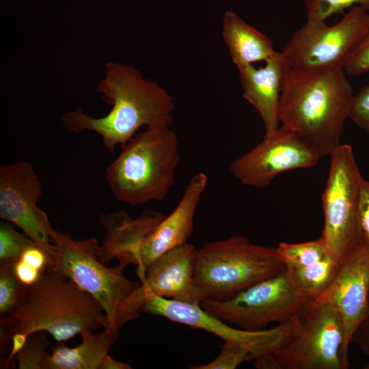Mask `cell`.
<instances>
[{
  "label": "cell",
  "mask_w": 369,
  "mask_h": 369,
  "mask_svg": "<svg viewBox=\"0 0 369 369\" xmlns=\"http://www.w3.org/2000/svg\"><path fill=\"white\" fill-rule=\"evenodd\" d=\"M98 90L103 100L111 105L105 116L92 118L77 107L65 113L62 121L66 128L75 133H96L109 152L118 145L124 146L141 127L170 126L173 123V97L132 66L107 62Z\"/></svg>",
  "instance_id": "cell-1"
},
{
  "label": "cell",
  "mask_w": 369,
  "mask_h": 369,
  "mask_svg": "<svg viewBox=\"0 0 369 369\" xmlns=\"http://www.w3.org/2000/svg\"><path fill=\"white\" fill-rule=\"evenodd\" d=\"M99 303L52 266L33 284H22L16 307L0 318L1 348H10L12 336L46 332L57 342L70 340L83 329L105 327Z\"/></svg>",
  "instance_id": "cell-2"
},
{
  "label": "cell",
  "mask_w": 369,
  "mask_h": 369,
  "mask_svg": "<svg viewBox=\"0 0 369 369\" xmlns=\"http://www.w3.org/2000/svg\"><path fill=\"white\" fill-rule=\"evenodd\" d=\"M345 70L325 73L286 69L279 121L301 137L319 156H330L341 144L349 118L353 87Z\"/></svg>",
  "instance_id": "cell-3"
},
{
  "label": "cell",
  "mask_w": 369,
  "mask_h": 369,
  "mask_svg": "<svg viewBox=\"0 0 369 369\" xmlns=\"http://www.w3.org/2000/svg\"><path fill=\"white\" fill-rule=\"evenodd\" d=\"M179 140L170 126H150L122 146L106 169L114 197L130 205L161 201L175 182Z\"/></svg>",
  "instance_id": "cell-4"
},
{
  "label": "cell",
  "mask_w": 369,
  "mask_h": 369,
  "mask_svg": "<svg viewBox=\"0 0 369 369\" xmlns=\"http://www.w3.org/2000/svg\"><path fill=\"white\" fill-rule=\"evenodd\" d=\"M342 319L328 303H309L271 351L255 360L260 369H346L349 367Z\"/></svg>",
  "instance_id": "cell-5"
},
{
  "label": "cell",
  "mask_w": 369,
  "mask_h": 369,
  "mask_svg": "<svg viewBox=\"0 0 369 369\" xmlns=\"http://www.w3.org/2000/svg\"><path fill=\"white\" fill-rule=\"evenodd\" d=\"M284 269L275 248L235 235L196 250L193 279L204 300L224 301Z\"/></svg>",
  "instance_id": "cell-6"
},
{
  "label": "cell",
  "mask_w": 369,
  "mask_h": 369,
  "mask_svg": "<svg viewBox=\"0 0 369 369\" xmlns=\"http://www.w3.org/2000/svg\"><path fill=\"white\" fill-rule=\"evenodd\" d=\"M51 239L57 251L53 268L99 303L105 314L104 329L118 335L115 329L118 308L140 283L125 276V264L108 267L103 264L98 258L99 245L94 238L75 239L70 234L53 228Z\"/></svg>",
  "instance_id": "cell-7"
},
{
  "label": "cell",
  "mask_w": 369,
  "mask_h": 369,
  "mask_svg": "<svg viewBox=\"0 0 369 369\" xmlns=\"http://www.w3.org/2000/svg\"><path fill=\"white\" fill-rule=\"evenodd\" d=\"M368 10L355 5L337 23L307 20L281 51L287 66L303 72L344 70L367 26Z\"/></svg>",
  "instance_id": "cell-8"
},
{
  "label": "cell",
  "mask_w": 369,
  "mask_h": 369,
  "mask_svg": "<svg viewBox=\"0 0 369 369\" xmlns=\"http://www.w3.org/2000/svg\"><path fill=\"white\" fill-rule=\"evenodd\" d=\"M330 157L322 195L324 227L320 238L331 254L344 260L362 243L358 221L362 176L350 145L341 144Z\"/></svg>",
  "instance_id": "cell-9"
},
{
  "label": "cell",
  "mask_w": 369,
  "mask_h": 369,
  "mask_svg": "<svg viewBox=\"0 0 369 369\" xmlns=\"http://www.w3.org/2000/svg\"><path fill=\"white\" fill-rule=\"evenodd\" d=\"M310 301L295 286L286 268L224 301L204 299L200 307L216 318L249 331H261L303 310Z\"/></svg>",
  "instance_id": "cell-10"
},
{
  "label": "cell",
  "mask_w": 369,
  "mask_h": 369,
  "mask_svg": "<svg viewBox=\"0 0 369 369\" xmlns=\"http://www.w3.org/2000/svg\"><path fill=\"white\" fill-rule=\"evenodd\" d=\"M197 249L186 243L158 259L148 270L139 286L119 305L115 329L119 333L127 322L140 316L151 296L200 305L204 299L193 279V262Z\"/></svg>",
  "instance_id": "cell-11"
},
{
  "label": "cell",
  "mask_w": 369,
  "mask_h": 369,
  "mask_svg": "<svg viewBox=\"0 0 369 369\" xmlns=\"http://www.w3.org/2000/svg\"><path fill=\"white\" fill-rule=\"evenodd\" d=\"M42 196L40 177L33 165L18 161L0 167V217L22 230L53 259L57 251L51 243L53 226L38 206Z\"/></svg>",
  "instance_id": "cell-12"
},
{
  "label": "cell",
  "mask_w": 369,
  "mask_h": 369,
  "mask_svg": "<svg viewBox=\"0 0 369 369\" xmlns=\"http://www.w3.org/2000/svg\"><path fill=\"white\" fill-rule=\"evenodd\" d=\"M320 159L297 134L280 126L234 161L229 172L245 186L262 188L269 186L279 174L314 167Z\"/></svg>",
  "instance_id": "cell-13"
},
{
  "label": "cell",
  "mask_w": 369,
  "mask_h": 369,
  "mask_svg": "<svg viewBox=\"0 0 369 369\" xmlns=\"http://www.w3.org/2000/svg\"><path fill=\"white\" fill-rule=\"evenodd\" d=\"M141 313L160 316L173 322L203 329L231 342L251 348L255 359L273 349L293 327L295 316L271 329L249 331L234 328L204 311L200 305L181 302L159 296L150 297Z\"/></svg>",
  "instance_id": "cell-14"
},
{
  "label": "cell",
  "mask_w": 369,
  "mask_h": 369,
  "mask_svg": "<svg viewBox=\"0 0 369 369\" xmlns=\"http://www.w3.org/2000/svg\"><path fill=\"white\" fill-rule=\"evenodd\" d=\"M207 183L206 174H196L174 210L165 216L136 250L130 264L137 266L140 281L158 259L187 243L193 232L195 211Z\"/></svg>",
  "instance_id": "cell-15"
},
{
  "label": "cell",
  "mask_w": 369,
  "mask_h": 369,
  "mask_svg": "<svg viewBox=\"0 0 369 369\" xmlns=\"http://www.w3.org/2000/svg\"><path fill=\"white\" fill-rule=\"evenodd\" d=\"M369 247L361 244L346 258L329 288L310 303H328L342 319L348 347L369 316Z\"/></svg>",
  "instance_id": "cell-16"
},
{
  "label": "cell",
  "mask_w": 369,
  "mask_h": 369,
  "mask_svg": "<svg viewBox=\"0 0 369 369\" xmlns=\"http://www.w3.org/2000/svg\"><path fill=\"white\" fill-rule=\"evenodd\" d=\"M263 66L254 64L237 66L243 98L262 119L265 136L279 128V107L286 62L281 52H276Z\"/></svg>",
  "instance_id": "cell-17"
},
{
  "label": "cell",
  "mask_w": 369,
  "mask_h": 369,
  "mask_svg": "<svg viewBox=\"0 0 369 369\" xmlns=\"http://www.w3.org/2000/svg\"><path fill=\"white\" fill-rule=\"evenodd\" d=\"M162 213L147 210L132 219L124 210H119L99 217L105 231V237L98 247V258L105 264L116 258L119 263L129 264L136 250L165 217Z\"/></svg>",
  "instance_id": "cell-18"
},
{
  "label": "cell",
  "mask_w": 369,
  "mask_h": 369,
  "mask_svg": "<svg viewBox=\"0 0 369 369\" xmlns=\"http://www.w3.org/2000/svg\"><path fill=\"white\" fill-rule=\"evenodd\" d=\"M80 335L82 342L75 347L63 344L53 346L44 356L42 369H100L118 335L109 329L98 333L85 329Z\"/></svg>",
  "instance_id": "cell-19"
},
{
  "label": "cell",
  "mask_w": 369,
  "mask_h": 369,
  "mask_svg": "<svg viewBox=\"0 0 369 369\" xmlns=\"http://www.w3.org/2000/svg\"><path fill=\"white\" fill-rule=\"evenodd\" d=\"M222 36L236 66L266 61L277 51L271 39L233 11H226Z\"/></svg>",
  "instance_id": "cell-20"
},
{
  "label": "cell",
  "mask_w": 369,
  "mask_h": 369,
  "mask_svg": "<svg viewBox=\"0 0 369 369\" xmlns=\"http://www.w3.org/2000/svg\"><path fill=\"white\" fill-rule=\"evenodd\" d=\"M343 261L330 254L308 266L288 270L297 290L311 303L329 288Z\"/></svg>",
  "instance_id": "cell-21"
},
{
  "label": "cell",
  "mask_w": 369,
  "mask_h": 369,
  "mask_svg": "<svg viewBox=\"0 0 369 369\" xmlns=\"http://www.w3.org/2000/svg\"><path fill=\"white\" fill-rule=\"evenodd\" d=\"M275 251L284 266L289 270L308 266L330 254L320 237L298 243L281 242L275 247Z\"/></svg>",
  "instance_id": "cell-22"
},
{
  "label": "cell",
  "mask_w": 369,
  "mask_h": 369,
  "mask_svg": "<svg viewBox=\"0 0 369 369\" xmlns=\"http://www.w3.org/2000/svg\"><path fill=\"white\" fill-rule=\"evenodd\" d=\"M36 244L15 226L3 221L0 223V263L14 262L29 247Z\"/></svg>",
  "instance_id": "cell-23"
},
{
  "label": "cell",
  "mask_w": 369,
  "mask_h": 369,
  "mask_svg": "<svg viewBox=\"0 0 369 369\" xmlns=\"http://www.w3.org/2000/svg\"><path fill=\"white\" fill-rule=\"evenodd\" d=\"M254 351L243 345L224 342L215 359L203 365H195L192 369H234L244 361H254Z\"/></svg>",
  "instance_id": "cell-24"
},
{
  "label": "cell",
  "mask_w": 369,
  "mask_h": 369,
  "mask_svg": "<svg viewBox=\"0 0 369 369\" xmlns=\"http://www.w3.org/2000/svg\"><path fill=\"white\" fill-rule=\"evenodd\" d=\"M307 20L325 21L329 17L358 5L369 10V0H304Z\"/></svg>",
  "instance_id": "cell-25"
},
{
  "label": "cell",
  "mask_w": 369,
  "mask_h": 369,
  "mask_svg": "<svg viewBox=\"0 0 369 369\" xmlns=\"http://www.w3.org/2000/svg\"><path fill=\"white\" fill-rule=\"evenodd\" d=\"M14 262L0 263L1 316L7 314L16 307L21 292L22 284L15 275Z\"/></svg>",
  "instance_id": "cell-26"
},
{
  "label": "cell",
  "mask_w": 369,
  "mask_h": 369,
  "mask_svg": "<svg viewBox=\"0 0 369 369\" xmlns=\"http://www.w3.org/2000/svg\"><path fill=\"white\" fill-rule=\"evenodd\" d=\"M48 339L44 332L30 335L23 347L15 355L19 369H42V362L46 354Z\"/></svg>",
  "instance_id": "cell-27"
},
{
  "label": "cell",
  "mask_w": 369,
  "mask_h": 369,
  "mask_svg": "<svg viewBox=\"0 0 369 369\" xmlns=\"http://www.w3.org/2000/svg\"><path fill=\"white\" fill-rule=\"evenodd\" d=\"M345 72L351 76H357L369 72V10L365 33L350 57Z\"/></svg>",
  "instance_id": "cell-28"
},
{
  "label": "cell",
  "mask_w": 369,
  "mask_h": 369,
  "mask_svg": "<svg viewBox=\"0 0 369 369\" xmlns=\"http://www.w3.org/2000/svg\"><path fill=\"white\" fill-rule=\"evenodd\" d=\"M349 118L359 128L369 134V85L353 95Z\"/></svg>",
  "instance_id": "cell-29"
},
{
  "label": "cell",
  "mask_w": 369,
  "mask_h": 369,
  "mask_svg": "<svg viewBox=\"0 0 369 369\" xmlns=\"http://www.w3.org/2000/svg\"><path fill=\"white\" fill-rule=\"evenodd\" d=\"M358 221L362 242L369 247V180L363 177L358 200Z\"/></svg>",
  "instance_id": "cell-30"
},
{
  "label": "cell",
  "mask_w": 369,
  "mask_h": 369,
  "mask_svg": "<svg viewBox=\"0 0 369 369\" xmlns=\"http://www.w3.org/2000/svg\"><path fill=\"white\" fill-rule=\"evenodd\" d=\"M14 271L20 283L25 286L34 284L44 271H40L20 259L14 262Z\"/></svg>",
  "instance_id": "cell-31"
},
{
  "label": "cell",
  "mask_w": 369,
  "mask_h": 369,
  "mask_svg": "<svg viewBox=\"0 0 369 369\" xmlns=\"http://www.w3.org/2000/svg\"><path fill=\"white\" fill-rule=\"evenodd\" d=\"M355 340L360 346L362 351L368 357V362L365 368L369 369V316L359 325L355 331L353 338V340Z\"/></svg>",
  "instance_id": "cell-32"
},
{
  "label": "cell",
  "mask_w": 369,
  "mask_h": 369,
  "mask_svg": "<svg viewBox=\"0 0 369 369\" xmlns=\"http://www.w3.org/2000/svg\"><path fill=\"white\" fill-rule=\"evenodd\" d=\"M130 365L115 360L107 354L103 359L100 369H131Z\"/></svg>",
  "instance_id": "cell-33"
}]
</instances>
